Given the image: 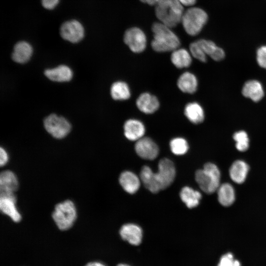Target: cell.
I'll use <instances>...</instances> for the list:
<instances>
[{
  "label": "cell",
  "mask_w": 266,
  "mask_h": 266,
  "mask_svg": "<svg viewBox=\"0 0 266 266\" xmlns=\"http://www.w3.org/2000/svg\"><path fill=\"white\" fill-rule=\"evenodd\" d=\"M249 170V166L246 162L242 160H236L230 168V178L235 183L242 184L245 181Z\"/></svg>",
  "instance_id": "obj_17"
},
{
  "label": "cell",
  "mask_w": 266,
  "mask_h": 266,
  "mask_svg": "<svg viewBox=\"0 0 266 266\" xmlns=\"http://www.w3.org/2000/svg\"><path fill=\"white\" fill-rule=\"evenodd\" d=\"M60 0H41L42 7L49 10L54 9L58 6Z\"/></svg>",
  "instance_id": "obj_34"
},
{
  "label": "cell",
  "mask_w": 266,
  "mask_h": 266,
  "mask_svg": "<svg viewBox=\"0 0 266 266\" xmlns=\"http://www.w3.org/2000/svg\"><path fill=\"white\" fill-rule=\"evenodd\" d=\"M217 191L218 201L222 205L229 206L234 202L235 191L231 184L225 183L220 185Z\"/></svg>",
  "instance_id": "obj_24"
},
{
  "label": "cell",
  "mask_w": 266,
  "mask_h": 266,
  "mask_svg": "<svg viewBox=\"0 0 266 266\" xmlns=\"http://www.w3.org/2000/svg\"><path fill=\"white\" fill-rule=\"evenodd\" d=\"M257 61L261 67L266 68V46H262L258 49Z\"/></svg>",
  "instance_id": "obj_33"
},
{
  "label": "cell",
  "mask_w": 266,
  "mask_h": 266,
  "mask_svg": "<svg viewBox=\"0 0 266 266\" xmlns=\"http://www.w3.org/2000/svg\"><path fill=\"white\" fill-rule=\"evenodd\" d=\"M45 76L50 80L56 82H66L72 77L71 69L65 65H61L56 67L48 69L45 71Z\"/></svg>",
  "instance_id": "obj_21"
},
{
  "label": "cell",
  "mask_w": 266,
  "mask_h": 266,
  "mask_svg": "<svg viewBox=\"0 0 266 266\" xmlns=\"http://www.w3.org/2000/svg\"><path fill=\"white\" fill-rule=\"evenodd\" d=\"M124 134L127 139L137 141L143 137L145 129L143 124L136 119L128 120L124 126Z\"/></svg>",
  "instance_id": "obj_15"
},
{
  "label": "cell",
  "mask_w": 266,
  "mask_h": 266,
  "mask_svg": "<svg viewBox=\"0 0 266 266\" xmlns=\"http://www.w3.org/2000/svg\"><path fill=\"white\" fill-rule=\"evenodd\" d=\"M8 161V156L6 151L0 146V166H4Z\"/></svg>",
  "instance_id": "obj_35"
},
{
  "label": "cell",
  "mask_w": 266,
  "mask_h": 266,
  "mask_svg": "<svg viewBox=\"0 0 266 266\" xmlns=\"http://www.w3.org/2000/svg\"><path fill=\"white\" fill-rule=\"evenodd\" d=\"M18 187L16 175L10 170L0 172V194L14 193Z\"/></svg>",
  "instance_id": "obj_16"
},
{
  "label": "cell",
  "mask_w": 266,
  "mask_h": 266,
  "mask_svg": "<svg viewBox=\"0 0 266 266\" xmlns=\"http://www.w3.org/2000/svg\"><path fill=\"white\" fill-rule=\"evenodd\" d=\"M182 5L191 6L194 5L197 0H178Z\"/></svg>",
  "instance_id": "obj_36"
},
{
  "label": "cell",
  "mask_w": 266,
  "mask_h": 266,
  "mask_svg": "<svg viewBox=\"0 0 266 266\" xmlns=\"http://www.w3.org/2000/svg\"><path fill=\"white\" fill-rule=\"evenodd\" d=\"M208 20L206 12L199 7H191L184 12L181 23L185 32L195 36L202 30Z\"/></svg>",
  "instance_id": "obj_4"
},
{
  "label": "cell",
  "mask_w": 266,
  "mask_h": 266,
  "mask_svg": "<svg viewBox=\"0 0 266 266\" xmlns=\"http://www.w3.org/2000/svg\"><path fill=\"white\" fill-rule=\"evenodd\" d=\"M184 114L187 119L195 124L202 123L204 119L203 108L196 102L189 103L185 106Z\"/></svg>",
  "instance_id": "obj_25"
},
{
  "label": "cell",
  "mask_w": 266,
  "mask_h": 266,
  "mask_svg": "<svg viewBox=\"0 0 266 266\" xmlns=\"http://www.w3.org/2000/svg\"><path fill=\"white\" fill-rule=\"evenodd\" d=\"M153 39L151 41L152 49L156 52L173 51L179 48L180 40L171 28L161 22H155L152 26Z\"/></svg>",
  "instance_id": "obj_1"
},
{
  "label": "cell",
  "mask_w": 266,
  "mask_h": 266,
  "mask_svg": "<svg viewBox=\"0 0 266 266\" xmlns=\"http://www.w3.org/2000/svg\"><path fill=\"white\" fill-rule=\"evenodd\" d=\"M206 55L209 56L216 61H220L225 56L224 51L217 46L213 41L209 40L201 39L197 40Z\"/></svg>",
  "instance_id": "obj_23"
},
{
  "label": "cell",
  "mask_w": 266,
  "mask_h": 266,
  "mask_svg": "<svg viewBox=\"0 0 266 266\" xmlns=\"http://www.w3.org/2000/svg\"><path fill=\"white\" fill-rule=\"evenodd\" d=\"M53 218L58 227L61 230L69 229L76 220L77 213L74 203L66 200L58 204L53 213Z\"/></svg>",
  "instance_id": "obj_5"
},
{
  "label": "cell",
  "mask_w": 266,
  "mask_h": 266,
  "mask_svg": "<svg viewBox=\"0 0 266 266\" xmlns=\"http://www.w3.org/2000/svg\"><path fill=\"white\" fill-rule=\"evenodd\" d=\"M242 93L244 97L255 102L260 101L264 96L262 84L255 80L246 82L243 87Z\"/></svg>",
  "instance_id": "obj_20"
},
{
  "label": "cell",
  "mask_w": 266,
  "mask_h": 266,
  "mask_svg": "<svg viewBox=\"0 0 266 266\" xmlns=\"http://www.w3.org/2000/svg\"><path fill=\"white\" fill-rule=\"evenodd\" d=\"M155 6L156 16L162 23L172 28L181 23L184 8L178 0H159Z\"/></svg>",
  "instance_id": "obj_2"
},
{
  "label": "cell",
  "mask_w": 266,
  "mask_h": 266,
  "mask_svg": "<svg viewBox=\"0 0 266 266\" xmlns=\"http://www.w3.org/2000/svg\"><path fill=\"white\" fill-rule=\"evenodd\" d=\"M170 59L172 63L178 68L188 67L192 63L190 53L184 48H177L173 50Z\"/></svg>",
  "instance_id": "obj_26"
},
{
  "label": "cell",
  "mask_w": 266,
  "mask_h": 266,
  "mask_svg": "<svg viewBox=\"0 0 266 266\" xmlns=\"http://www.w3.org/2000/svg\"><path fill=\"white\" fill-rule=\"evenodd\" d=\"M156 176L161 190L166 189L173 182L175 174V168L173 162L168 159L163 158L158 164Z\"/></svg>",
  "instance_id": "obj_9"
},
{
  "label": "cell",
  "mask_w": 266,
  "mask_h": 266,
  "mask_svg": "<svg viewBox=\"0 0 266 266\" xmlns=\"http://www.w3.org/2000/svg\"><path fill=\"white\" fill-rule=\"evenodd\" d=\"M85 33L84 26L76 19L65 21L60 28L61 36L64 40L72 43H76L81 41L84 37Z\"/></svg>",
  "instance_id": "obj_6"
},
{
  "label": "cell",
  "mask_w": 266,
  "mask_h": 266,
  "mask_svg": "<svg viewBox=\"0 0 266 266\" xmlns=\"http://www.w3.org/2000/svg\"><path fill=\"white\" fill-rule=\"evenodd\" d=\"M216 266H241V264L232 252L228 251L220 256Z\"/></svg>",
  "instance_id": "obj_31"
},
{
  "label": "cell",
  "mask_w": 266,
  "mask_h": 266,
  "mask_svg": "<svg viewBox=\"0 0 266 266\" xmlns=\"http://www.w3.org/2000/svg\"><path fill=\"white\" fill-rule=\"evenodd\" d=\"M46 130L53 137L62 138L70 132L71 126L64 117L52 114L47 117L44 121Z\"/></svg>",
  "instance_id": "obj_7"
},
{
  "label": "cell",
  "mask_w": 266,
  "mask_h": 266,
  "mask_svg": "<svg viewBox=\"0 0 266 266\" xmlns=\"http://www.w3.org/2000/svg\"><path fill=\"white\" fill-rule=\"evenodd\" d=\"M110 94L115 100H128L131 96L130 90L128 84L122 81H117L112 85Z\"/></svg>",
  "instance_id": "obj_28"
},
{
  "label": "cell",
  "mask_w": 266,
  "mask_h": 266,
  "mask_svg": "<svg viewBox=\"0 0 266 266\" xmlns=\"http://www.w3.org/2000/svg\"><path fill=\"white\" fill-rule=\"evenodd\" d=\"M180 197L187 207L192 208L199 205L201 198V195L199 191L191 187L185 186L181 189Z\"/></svg>",
  "instance_id": "obj_27"
},
{
  "label": "cell",
  "mask_w": 266,
  "mask_h": 266,
  "mask_svg": "<svg viewBox=\"0 0 266 266\" xmlns=\"http://www.w3.org/2000/svg\"><path fill=\"white\" fill-rule=\"evenodd\" d=\"M124 41L130 50L135 53L144 51L146 47V35L137 27H132L125 31L124 34Z\"/></svg>",
  "instance_id": "obj_8"
},
{
  "label": "cell",
  "mask_w": 266,
  "mask_h": 266,
  "mask_svg": "<svg viewBox=\"0 0 266 266\" xmlns=\"http://www.w3.org/2000/svg\"><path fill=\"white\" fill-rule=\"evenodd\" d=\"M189 50L191 55L197 60L202 62L206 61V55L198 41L190 43Z\"/></svg>",
  "instance_id": "obj_32"
},
{
  "label": "cell",
  "mask_w": 266,
  "mask_h": 266,
  "mask_svg": "<svg viewBox=\"0 0 266 266\" xmlns=\"http://www.w3.org/2000/svg\"><path fill=\"white\" fill-rule=\"evenodd\" d=\"M140 178L145 187L151 192L157 193L161 189L156 174L148 166H143L140 171Z\"/></svg>",
  "instance_id": "obj_18"
},
{
  "label": "cell",
  "mask_w": 266,
  "mask_h": 266,
  "mask_svg": "<svg viewBox=\"0 0 266 266\" xmlns=\"http://www.w3.org/2000/svg\"><path fill=\"white\" fill-rule=\"evenodd\" d=\"M171 152L176 155H182L188 151L189 146L187 141L183 138L176 137L170 142Z\"/></svg>",
  "instance_id": "obj_29"
},
{
  "label": "cell",
  "mask_w": 266,
  "mask_h": 266,
  "mask_svg": "<svg viewBox=\"0 0 266 266\" xmlns=\"http://www.w3.org/2000/svg\"><path fill=\"white\" fill-rule=\"evenodd\" d=\"M33 53V47L26 40H20L15 43L11 54L12 60L18 63L27 62Z\"/></svg>",
  "instance_id": "obj_13"
},
{
  "label": "cell",
  "mask_w": 266,
  "mask_h": 266,
  "mask_svg": "<svg viewBox=\"0 0 266 266\" xmlns=\"http://www.w3.org/2000/svg\"><path fill=\"white\" fill-rule=\"evenodd\" d=\"M221 174L218 167L214 164L208 163L203 169H198L195 179L200 189L206 194H212L220 186Z\"/></svg>",
  "instance_id": "obj_3"
},
{
  "label": "cell",
  "mask_w": 266,
  "mask_h": 266,
  "mask_svg": "<svg viewBox=\"0 0 266 266\" xmlns=\"http://www.w3.org/2000/svg\"><path fill=\"white\" fill-rule=\"evenodd\" d=\"M143 3L148 4L150 5H155L159 0H139Z\"/></svg>",
  "instance_id": "obj_37"
},
{
  "label": "cell",
  "mask_w": 266,
  "mask_h": 266,
  "mask_svg": "<svg viewBox=\"0 0 266 266\" xmlns=\"http://www.w3.org/2000/svg\"><path fill=\"white\" fill-rule=\"evenodd\" d=\"M117 266H130L128 265H127V264H120L118 265Z\"/></svg>",
  "instance_id": "obj_39"
},
{
  "label": "cell",
  "mask_w": 266,
  "mask_h": 266,
  "mask_svg": "<svg viewBox=\"0 0 266 266\" xmlns=\"http://www.w3.org/2000/svg\"><path fill=\"white\" fill-rule=\"evenodd\" d=\"M135 150L140 157L149 160L156 158L159 151L156 143L148 137H142L136 141Z\"/></svg>",
  "instance_id": "obj_10"
},
{
  "label": "cell",
  "mask_w": 266,
  "mask_h": 266,
  "mask_svg": "<svg viewBox=\"0 0 266 266\" xmlns=\"http://www.w3.org/2000/svg\"><path fill=\"white\" fill-rule=\"evenodd\" d=\"M233 138L236 142V149L241 152L246 151L249 146V140L247 133L243 131L236 132L233 135Z\"/></svg>",
  "instance_id": "obj_30"
},
{
  "label": "cell",
  "mask_w": 266,
  "mask_h": 266,
  "mask_svg": "<svg viewBox=\"0 0 266 266\" xmlns=\"http://www.w3.org/2000/svg\"><path fill=\"white\" fill-rule=\"evenodd\" d=\"M119 182L123 189L129 194L135 193L139 188L140 181L134 173L125 171L119 177Z\"/></svg>",
  "instance_id": "obj_19"
},
{
  "label": "cell",
  "mask_w": 266,
  "mask_h": 266,
  "mask_svg": "<svg viewBox=\"0 0 266 266\" xmlns=\"http://www.w3.org/2000/svg\"><path fill=\"white\" fill-rule=\"evenodd\" d=\"M136 104L138 109L145 114L154 113L160 106L156 97L148 93L140 94L136 100Z\"/></svg>",
  "instance_id": "obj_14"
},
{
  "label": "cell",
  "mask_w": 266,
  "mask_h": 266,
  "mask_svg": "<svg viewBox=\"0 0 266 266\" xmlns=\"http://www.w3.org/2000/svg\"><path fill=\"white\" fill-rule=\"evenodd\" d=\"M85 266H105L101 263L97 262H91L87 264Z\"/></svg>",
  "instance_id": "obj_38"
},
{
  "label": "cell",
  "mask_w": 266,
  "mask_h": 266,
  "mask_svg": "<svg viewBox=\"0 0 266 266\" xmlns=\"http://www.w3.org/2000/svg\"><path fill=\"white\" fill-rule=\"evenodd\" d=\"M122 238L133 245H139L142 241V231L141 228L134 224L124 225L120 229Z\"/></svg>",
  "instance_id": "obj_12"
},
{
  "label": "cell",
  "mask_w": 266,
  "mask_h": 266,
  "mask_svg": "<svg viewBox=\"0 0 266 266\" xmlns=\"http://www.w3.org/2000/svg\"><path fill=\"white\" fill-rule=\"evenodd\" d=\"M16 198L14 193L0 194V212L7 215L15 222L21 220V215L16 206Z\"/></svg>",
  "instance_id": "obj_11"
},
{
  "label": "cell",
  "mask_w": 266,
  "mask_h": 266,
  "mask_svg": "<svg viewBox=\"0 0 266 266\" xmlns=\"http://www.w3.org/2000/svg\"><path fill=\"white\" fill-rule=\"evenodd\" d=\"M198 84L197 77L190 72L182 73L177 82L178 88L182 92L189 94L194 93L197 91Z\"/></svg>",
  "instance_id": "obj_22"
}]
</instances>
